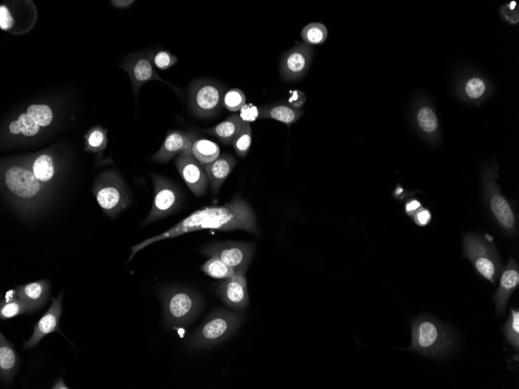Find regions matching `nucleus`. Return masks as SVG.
<instances>
[{
	"label": "nucleus",
	"instance_id": "obj_1",
	"mask_svg": "<svg viewBox=\"0 0 519 389\" xmlns=\"http://www.w3.org/2000/svg\"><path fill=\"white\" fill-rule=\"evenodd\" d=\"M203 229H215L222 232L244 230L255 234L260 233L253 209L246 200L236 197L224 205L206 207L194 212L168 231L135 245L132 248L128 261H131L137 253L151 244Z\"/></svg>",
	"mask_w": 519,
	"mask_h": 389
},
{
	"label": "nucleus",
	"instance_id": "obj_2",
	"mask_svg": "<svg viewBox=\"0 0 519 389\" xmlns=\"http://www.w3.org/2000/svg\"><path fill=\"white\" fill-rule=\"evenodd\" d=\"M412 341L410 350L429 357H441L454 345L453 338L440 322L429 316L417 317L412 323Z\"/></svg>",
	"mask_w": 519,
	"mask_h": 389
},
{
	"label": "nucleus",
	"instance_id": "obj_3",
	"mask_svg": "<svg viewBox=\"0 0 519 389\" xmlns=\"http://www.w3.org/2000/svg\"><path fill=\"white\" fill-rule=\"evenodd\" d=\"M240 315L219 309L213 312L190 337L187 347L200 350L213 347L231 336L242 322Z\"/></svg>",
	"mask_w": 519,
	"mask_h": 389
},
{
	"label": "nucleus",
	"instance_id": "obj_4",
	"mask_svg": "<svg viewBox=\"0 0 519 389\" xmlns=\"http://www.w3.org/2000/svg\"><path fill=\"white\" fill-rule=\"evenodd\" d=\"M166 325L173 328L186 326L198 313L201 300L187 288H170L161 294Z\"/></svg>",
	"mask_w": 519,
	"mask_h": 389
},
{
	"label": "nucleus",
	"instance_id": "obj_5",
	"mask_svg": "<svg viewBox=\"0 0 519 389\" xmlns=\"http://www.w3.org/2000/svg\"><path fill=\"white\" fill-rule=\"evenodd\" d=\"M225 88L218 82L201 79L194 83L189 90L191 112L201 118L215 116L224 107Z\"/></svg>",
	"mask_w": 519,
	"mask_h": 389
},
{
	"label": "nucleus",
	"instance_id": "obj_6",
	"mask_svg": "<svg viewBox=\"0 0 519 389\" xmlns=\"http://www.w3.org/2000/svg\"><path fill=\"white\" fill-rule=\"evenodd\" d=\"M200 252L207 257L220 259L233 268L236 275H246L255 253V245L233 241L215 242L207 245Z\"/></svg>",
	"mask_w": 519,
	"mask_h": 389
},
{
	"label": "nucleus",
	"instance_id": "obj_7",
	"mask_svg": "<svg viewBox=\"0 0 519 389\" xmlns=\"http://www.w3.org/2000/svg\"><path fill=\"white\" fill-rule=\"evenodd\" d=\"M464 253L480 275L494 285L499 273V263L492 247L479 237L468 235L464 237Z\"/></svg>",
	"mask_w": 519,
	"mask_h": 389
},
{
	"label": "nucleus",
	"instance_id": "obj_8",
	"mask_svg": "<svg viewBox=\"0 0 519 389\" xmlns=\"http://www.w3.org/2000/svg\"><path fill=\"white\" fill-rule=\"evenodd\" d=\"M153 179L155 189L154 204L145 220V224H149L174 212L181 203L179 191L168 179L158 176H154Z\"/></svg>",
	"mask_w": 519,
	"mask_h": 389
},
{
	"label": "nucleus",
	"instance_id": "obj_9",
	"mask_svg": "<svg viewBox=\"0 0 519 389\" xmlns=\"http://www.w3.org/2000/svg\"><path fill=\"white\" fill-rule=\"evenodd\" d=\"M176 165L179 174L194 196H203L207 190L209 179L203 165L194 156L192 150L178 154Z\"/></svg>",
	"mask_w": 519,
	"mask_h": 389
},
{
	"label": "nucleus",
	"instance_id": "obj_10",
	"mask_svg": "<svg viewBox=\"0 0 519 389\" xmlns=\"http://www.w3.org/2000/svg\"><path fill=\"white\" fill-rule=\"evenodd\" d=\"M314 50L305 43L297 42L288 51L280 62V74L287 81H295L304 77L311 67Z\"/></svg>",
	"mask_w": 519,
	"mask_h": 389
},
{
	"label": "nucleus",
	"instance_id": "obj_11",
	"mask_svg": "<svg viewBox=\"0 0 519 389\" xmlns=\"http://www.w3.org/2000/svg\"><path fill=\"white\" fill-rule=\"evenodd\" d=\"M4 181L7 189L14 196L22 199H30L38 196L42 187L41 182L32 170L19 165H13L6 169Z\"/></svg>",
	"mask_w": 519,
	"mask_h": 389
},
{
	"label": "nucleus",
	"instance_id": "obj_12",
	"mask_svg": "<svg viewBox=\"0 0 519 389\" xmlns=\"http://www.w3.org/2000/svg\"><path fill=\"white\" fill-rule=\"evenodd\" d=\"M216 294L229 307L237 311L243 310L250 301L246 275L239 273L226 279L217 287Z\"/></svg>",
	"mask_w": 519,
	"mask_h": 389
},
{
	"label": "nucleus",
	"instance_id": "obj_13",
	"mask_svg": "<svg viewBox=\"0 0 519 389\" xmlns=\"http://www.w3.org/2000/svg\"><path fill=\"white\" fill-rule=\"evenodd\" d=\"M63 294H59L53 299V304L48 310L41 317L34 327V333L30 340L25 343V349L37 347L43 338L52 333L62 334L60 322L62 313Z\"/></svg>",
	"mask_w": 519,
	"mask_h": 389
},
{
	"label": "nucleus",
	"instance_id": "obj_14",
	"mask_svg": "<svg viewBox=\"0 0 519 389\" xmlns=\"http://www.w3.org/2000/svg\"><path fill=\"white\" fill-rule=\"evenodd\" d=\"M124 69L131 77L135 93H138L142 86L151 81H162L167 83L177 93H180L174 86L166 82L158 76L154 69L152 55L140 54L135 55L133 59L125 64Z\"/></svg>",
	"mask_w": 519,
	"mask_h": 389
},
{
	"label": "nucleus",
	"instance_id": "obj_15",
	"mask_svg": "<svg viewBox=\"0 0 519 389\" xmlns=\"http://www.w3.org/2000/svg\"><path fill=\"white\" fill-rule=\"evenodd\" d=\"M197 140L194 132L171 131L168 132L160 150L152 157L158 163H167L176 155L184 151L192 149L194 142Z\"/></svg>",
	"mask_w": 519,
	"mask_h": 389
},
{
	"label": "nucleus",
	"instance_id": "obj_16",
	"mask_svg": "<svg viewBox=\"0 0 519 389\" xmlns=\"http://www.w3.org/2000/svg\"><path fill=\"white\" fill-rule=\"evenodd\" d=\"M519 285L518 266L513 259L502 272L499 289L494 294L496 310L499 314L504 313L508 306L511 295L517 289Z\"/></svg>",
	"mask_w": 519,
	"mask_h": 389
},
{
	"label": "nucleus",
	"instance_id": "obj_17",
	"mask_svg": "<svg viewBox=\"0 0 519 389\" xmlns=\"http://www.w3.org/2000/svg\"><path fill=\"white\" fill-rule=\"evenodd\" d=\"M236 163V161L232 155L224 153L213 163L204 165L214 194H218L222 185L231 174Z\"/></svg>",
	"mask_w": 519,
	"mask_h": 389
},
{
	"label": "nucleus",
	"instance_id": "obj_18",
	"mask_svg": "<svg viewBox=\"0 0 519 389\" xmlns=\"http://www.w3.org/2000/svg\"><path fill=\"white\" fill-rule=\"evenodd\" d=\"M97 203L107 214H114L128 205V199L119 182L102 187L97 193Z\"/></svg>",
	"mask_w": 519,
	"mask_h": 389
},
{
	"label": "nucleus",
	"instance_id": "obj_19",
	"mask_svg": "<svg viewBox=\"0 0 519 389\" xmlns=\"http://www.w3.org/2000/svg\"><path fill=\"white\" fill-rule=\"evenodd\" d=\"M18 297L34 312L44 306L50 296V284L48 280H39L16 287Z\"/></svg>",
	"mask_w": 519,
	"mask_h": 389
},
{
	"label": "nucleus",
	"instance_id": "obj_20",
	"mask_svg": "<svg viewBox=\"0 0 519 389\" xmlns=\"http://www.w3.org/2000/svg\"><path fill=\"white\" fill-rule=\"evenodd\" d=\"M302 114L304 111L301 109L280 102L260 107L258 119H273L290 126L298 121Z\"/></svg>",
	"mask_w": 519,
	"mask_h": 389
},
{
	"label": "nucleus",
	"instance_id": "obj_21",
	"mask_svg": "<svg viewBox=\"0 0 519 389\" xmlns=\"http://www.w3.org/2000/svg\"><path fill=\"white\" fill-rule=\"evenodd\" d=\"M19 357L13 346L0 334V377L5 383H11L19 367Z\"/></svg>",
	"mask_w": 519,
	"mask_h": 389
},
{
	"label": "nucleus",
	"instance_id": "obj_22",
	"mask_svg": "<svg viewBox=\"0 0 519 389\" xmlns=\"http://www.w3.org/2000/svg\"><path fill=\"white\" fill-rule=\"evenodd\" d=\"M243 121L239 114L230 115L227 119L212 128L205 130V132L215 136L225 146L231 145L238 133L240 132Z\"/></svg>",
	"mask_w": 519,
	"mask_h": 389
},
{
	"label": "nucleus",
	"instance_id": "obj_23",
	"mask_svg": "<svg viewBox=\"0 0 519 389\" xmlns=\"http://www.w3.org/2000/svg\"><path fill=\"white\" fill-rule=\"evenodd\" d=\"M490 203L494 217L500 225L507 230L513 229L515 226V218L508 201L499 191H494Z\"/></svg>",
	"mask_w": 519,
	"mask_h": 389
},
{
	"label": "nucleus",
	"instance_id": "obj_24",
	"mask_svg": "<svg viewBox=\"0 0 519 389\" xmlns=\"http://www.w3.org/2000/svg\"><path fill=\"white\" fill-rule=\"evenodd\" d=\"M191 150L194 156L203 167L215 161L221 155L218 144L205 139L194 142Z\"/></svg>",
	"mask_w": 519,
	"mask_h": 389
},
{
	"label": "nucleus",
	"instance_id": "obj_25",
	"mask_svg": "<svg viewBox=\"0 0 519 389\" xmlns=\"http://www.w3.org/2000/svg\"><path fill=\"white\" fill-rule=\"evenodd\" d=\"M301 37L305 44L309 46H320L327 41L328 30L323 24L311 23L302 28Z\"/></svg>",
	"mask_w": 519,
	"mask_h": 389
},
{
	"label": "nucleus",
	"instance_id": "obj_26",
	"mask_svg": "<svg viewBox=\"0 0 519 389\" xmlns=\"http://www.w3.org/2000/svg\"><path fill=\"white\" fill-rule=\"evenodd\" d=\"M32 313H33L32 309L24 301L20 299L18 295L15 298L11 299H1L0 319L2 320H7L20 315Z\"/></svg>",
	"mask_w": 519,
	"mask_h": 389
},
{
	"label": "nucleus",
	"instance_id": "obj_27",
	"mask_svg": "<svg viewBox=\"0 0 519 389\" xmlns=\"http://www.w3.org/2000/svg\"><path fill=\"white\" fill-rule=\"evenodd\" d=\"M32 170L41 183L49 182L55 175V165L53 158L48 154H42L38 156L33 163Z\"/></svg>",
	"mask_w": 519,
	"mask_h": 389
},
{
	"label": "nucleus",
	"instance_id": "obj_28",
	"mask_svg": "<svg viewBox=\"0 0 519 389\" xmlns=\"http://www.w3.org/2000/svg\"><path fill=\"white\" fill-rule=\"evenodd\" d=\"M201 270L215 279H227L236 275L233 268L216 258H209Z\"/></svg>",
	"mask_w": 519,
	"mask_h": 389
},
{
	"label": "nucleus",
	"instance_id": "obj_29",
	"mask_svg": "<svg viewBox=\"0 0 519 389\" xmlns=\"http://www.w3.org/2000/svg\"><path fill=\"white\" fill-rule=\"evenodd\" d=\"M504 336L513 348L519 350V310L511 308L508 321L502 329Z\"/></svg>",
	"mask_w": 519,
	"mask_h": 389
},
{
	"label": "nucleus",
	"instance_id": "obj_30",
	"mask_svg": "<svg viewBox=\"0 0 519 389\" xmlns=\"http://www.w3.org/2000/svg\"><path fill=\"white\" fill-rule=\"evenodd\" d=\"M252 130L250 123L243 121V125L239 133L234 139L231 145L236 153L241 158L246 157L251 147Z\"/></svg>",
	"mask_w": 519,
	"mask_h": 389
},
{
	"label": "nucleus",
	"instance_id": "obj_31",
	"mask_svg": "<svg viewBox=\"0 0 519 389\" xmlns=\"http://www.w3.org/2000/svg\"><path fill=\"white\" fill-rule=\"evenodd\" d=\"M27 114L37 122L40 127H48L53 120V112L51 107L45 104H33L29 106Z\"/></svg>",
	"mask_w": 519,
	"mask_h": 389
},
{
	"label": "nucleus",
	"instance_id": "obj_32",
	"mask_svg": "<svg viewBox=\"0 0 519 389\" xmlns=\"http://www.w3.org/2000/svg\"><path fill=\"white\" fill-rule=\"evenodd\" d=\"M223 102H224V107L227 110L237 112L241 111L243 107L247 104V98L241 90L233 88L226 92Z\"/></svg>",
	"mask_w": 519,
	"mask_h": 389
},
{
	"label": "nucleus",
	"instance_id": "obj_33",
	"mask_svg": "<svg viewBox=\"0 0 519 389\" xmlns=\"http://www.w3.org/2000/svg\"><path fill=\"white\" fill-rule=\"evenodd\" d=\"M17 121L20 134L27 137H33L40 131L39 125L27 113L21 114Z\"/></svg>",
	"mask_w": 519,
	"mask_h": 389
},
{
	"label": "nucleus",
	"instance_id": "obj_34",
	"mask_svg": "<svg viewBox=\"0 0 519 389\" xmlns=\"http://www.w3.org/2000/svg\"><path fill=\"white\" fill-rule=\"evenodd\" d=\"M418 122L421 128L426 132H433L438 127V120L433 111L429 107H424L418 113Z\"/></svg>",
	"mask_w": 519,
	"mask_h": 389
},
{
	"label": "nucleus",
	"instance_id": "obj_35",
	"mask_svg": "<svg viewBox=\"0 0 519 389\" xmlns=\"http://www.w3.org/2000/svg\"><path fill=\"white\" fill-rule=\"evenodd\" d=\"M152 60L156 68L167 70L174 66L178 59L168 51H160L152 56Z\"/></svg>",
	"mask_w": 519,
	"mask_h": 389
},
{
	"label": "nucleus",
	"instance_id": "obj_36",
	"mask_svg": "<svg viewBox=\"0 0 519 389\" xmlns=\"http://www.w3.org/2000/svg\"><path fill=\"white\" fill-rule=\"evenodd\" d=\"M485 90V85L481 79L474 78L469 81L466 86L467 95L471 98H478Z\"/></svg>",
	"mask_w": 519,
	"mask_h": 389
},
{
	"label": "nucleus",
	"instance_id": "obj_37",
	"mask_svg": "<svg viewBox=\"0 0 519 389\" xmlns=\"http://www.w3.org/2000/svg\"><path fill=\"white\" fill-rule=\"evenodd\" d=\"M15 20L8 7L2 4L0 6V28L4 32L10 31L13 28Z\"/></svg>",
	"mask_w": 519,
	"mask_h": 389
},
{
	"label": "nucleus",
	"instance_id": "obj_38",
	"mask_svg": "<svg viewBox=\"0 0 519 389\" xmlns=\"http://www.w3.org/2000/svg\"><path fill=\"white\" fill-rule=\"evenodd\" d=\"M240 117L244 122H254L259 118V108L253 104H245L240 111Z\"/></svg>",
	"mask_w": 519,
	"mask_h": 389
},
{
	"label": "nucleus",
	"instance_id": "obj_39",
	"mask_svg": "<svg viewBox=\"0 0 519 389\" xmlns=\"http://www.w3.org/2000/svg\"><path fill=\"white\" fill-rule=\"evenodd\" d=\"M306 102V96L304 91L300 90H293L290 92V97L287 100V104L290 106L301 109Z\"/></svg>",
	"mask_w": 519,
	"mask_h": 389
},
{
	"label": "nucleus",
	"instance_id": "obj_40",
	"mask_svg": "<svg viewBox=\"0 0 519 389\" xmlns=\"http://www.w3.org/2000/svg\"><path fill=\"white\" fill-rule=\"evenodd\" d=\"M105 142V135L100 129L93 130L88 137L89 146L93 149H97L103 146Z\"/></svg>",
	"mask_w": 519,
	"mask_h": 389
},
{
	"label": "nucleus",
	"instance_id": "obj_41",
	"mask_svg": "<svg viewBox=\"0 0 519 389\" xmlns=\"http://www.w3.org/2000/svg\"><path fill=\"white\" fill-rule=\"evenodd\" d=\"M431 219V215L429 211L423 209V210L417 214L414 221H416L417 225L425 226L429 224Z\"/></svg>",
	"mask_w": 519,
	"mask_h": 389
},
{
	"label": "nucleus",
	"instance_id": "obj_42",
	"mask_svg": "<svg viewBox=\"0 0 519 389\" xmlns=\"http://www.w3.org/2000/svg\"><path fill=\"white\" fill-rule=\"evenodd\" d=\"M420 207L421 204L417 200H413L407 205L406 211L408 214H412Z\"/></svg>",
	"mask_w": 519,
	"mask_h": 389
},
{
	"label": "nucleus",
	"instance_id": "obj_43",
	"mask_svg": "<svg viewBox=\"0 0 519 389\" xmlns=\"http://www.w3.org/2000/svg\"><path fill=\"white\" fill-rule=\"evenodd\" d=\"M134 1H112V4L119 8H128Z\"/></svg>",
	"mask_w": 519,
	"mask_h": 389
},
{
	"label": "nucleus",
	"instance_id": "obj_44",
	"mask_svg": "<svg viewBox=\"0 0 519 389\" xmlns=\"http://www.w3.org/2000/svg\"><path fill=\"white\" fill-rule=\"evenodd\" d=\"M9 130H10L11 133L13 135L20 134L17 121H13L11 122V123L9 125Z\"/></svg>",
	"mask_w": 519,
	"mask_h": 389
},
{
	"label": "nucleus",
	"instance_id": "obj_45",
	"mask_svg": "<svg viewBox=\"0 0 519 389\" xmlns=\"http://www.w3.org/2000/svg\"><path fill=\"white\" fill-rule=\"evenodd\" d=\"M515 6H516L515 2H511V4H510V8L513 10L515 9Z\"/></svg>",
	"mask_w": 519,
	"mask_h": 389
}]
</instances>
